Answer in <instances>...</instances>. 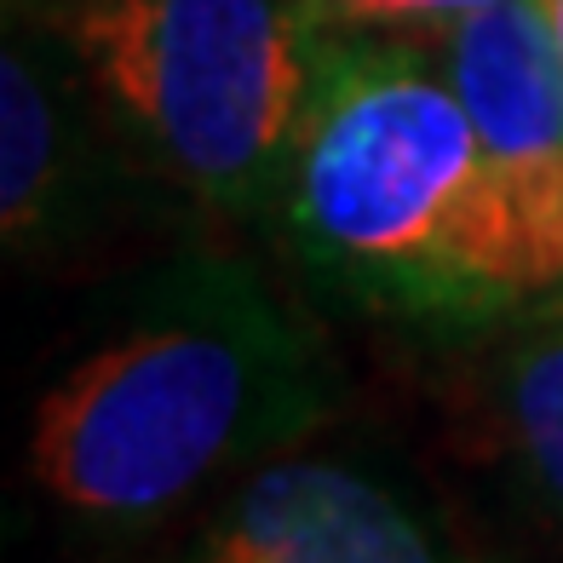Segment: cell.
Here are the masks:
<instances>
[{
  "label": "cell",
  "instance_id": "obj_9",
  "mask_svg": "<svg viewBox=\"0 0 563 563\" xmlns=\"http://www.w3.org/2000/svg\"><path fill=\"white\" fill-rule=\"evenodd\" d=\"M547 18H552V35H558V53H563V0H541Z\"/></svg>",
  "mask_w": 563,
  "mask_h": 563
},
{
  "label": "cell",
  "instance_id": "obj_8",
  "mask_svg": "<svg viewBox=\"0 0 563 563\" xmlns=\"http://www.w3.org/2000/svg\"><path fill=\"white\" fill-rule=\"evenodd\" d=\"M495 0H328V12L345 23H379V30H449L454 18H466Z\"/></svg>",
  "mask_w": 563,
  "mask_h": 563
},
{
  "label": "cell",
  "instance_id": "obj_5",
  "mask_svg": "<svg viewBox=\"0 0 563 563\" xmlns=\"http://www.w3.org/2000/svg\"><path fill=\"white\" fill-rule=\"evenodd\" d=\"M98 208V156L69 115L58 75L30 41L0 58V230L12 253H64Z\"/></svg>",
  "mask_w": 563,
  "mask_h": 563
},
{
  "label": "cell",
  "instance_id": "obj_2",
  "mask_svg": "<svg viewBox=\"0 0 563 563\" xmlns=\"http://www.w3.org/2000/svg\"><path fill=\"white\" fill-rule=\"evenodd\" d=\"M328 408L334 374L260 271L185 260L41 397L30 472L69 518L139 529L311 438Z\"/></svg>",
  "mask_w": 563,
  "mask_h": 563
},
{
  "label": "cell",
  "instance_id": "obj_10",
  "mask_svg": "<svg viewBox=\"0 0 563 563\" xmlns=\"http://www.w3.org/2000/svg\"><path fill=\"white\" fill-rule=\"evenodd\" d=\"M547 311H563V294H558V299H552V305H547Z\"/></svg>",
  "mask_w": 563,
  "mask_h": 563
},
{
  "label": "cell",
  "instance_id": "obj_1",
  "mask_svg": "<svg viewBox=\"0 0 563 563\" xmlns=\"http://www.w3.org/2000/svg\"><path fill=\"white\" fill-rule=\"evenodd\" d=\"M282 219L305 265L402 322L472 328L552 305L563 288L449 75L397 46L334 41L282 185Z\"/></svg>",
  "mask_w": 563,
  "mask_h": 563
},
{
  "label": "cell",
  "instance_id": "obj_3",
  "mask_svg": "<svg viewBox=\"0 0 563 563\" xmlns=\"http://www.w3.org/2000/svg\"><path fill=\"white\" fill-rule=\"evenodd\" d=\"M53 23L167 185L236 213L282 201L334 53L328 0H53Z\"/></svg>",
  "mask_w": 563,
  "mask_h": 563
},
{
  "label": "cell",
  "instance_id": "obj_6",
  "mask_svg": "<svg viewBox=\"0 0 563 563\" xmlns=\"http://www.w3.org/2000/svg\"><path fill=\"white\" fill-rule=\"evenodd\" d=\"M443 75L495 162L563 156V53L541 0H495L454 18Z\"/></svg>",
  "mask_w": 563,
  "mask_h": 563
},
{
  "label": "cell",
  "instance_id": "obj_7",
  "mask_svg": "<svg viewBox=\"0 0 563 563\" xmlns=\"http://www.w3.org/2000/svg\"><path fill=\"white\" fill-rule=\"evenodd\" d=\"M500 431L534 500L563 523V311L500 356Z\"/></svg>",
  "mask_w": 563,
  "mask_h": 563
},
{
  "label": "cell",
  "instance_id": "obj_4",
  "mask_svg": "<svg viewBox=\"0 0 563 563\" xmlns=\"http://www.w3.org/2000/svg\"><path fill=\"white\" fill-rule=\"evenodd\" d=\"M178 563H449L391 483L340 460L253 472Z\"/></svg>",
  "mask_w": 563,
  "mask_h": 563
}]
</instances>
